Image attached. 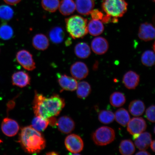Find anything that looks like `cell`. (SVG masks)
Returning a JSON list of instances; mask_svg holds the SVG:
<instances>
[{"mask_svg": "<svg viewBox=\"0 0 155 155\" xmlns=\"http://www.w3.org/2000/svg\"><path fill=\"white\" fill-rule=\"evenodd\" d=\"M65 105L64 100L58 95L47 98L36 92L33 108L36 116L49 119L59 115Z\"/></svg>", "mask_w": 155, "mask_h": 155, "instance_id": "obj_1", "label": "cell"}, {"mask_svg": "<svg viewBox=\"0 0 155 155\" xmlns=\"http://www.w3.org/2000/svg\"><path fill=\"white\" fill-rule=\"evenodd\" d=\"M18 141L25 152L30 154L38 153L46 147L43 136L30 126L21 130Z\"/></svg>", "mask_w": 155, "mask_h": 155, "instance_id": "obj_2", "label": "cell"}, {"mask_svg": "<svg viewBox=\"0 0 155 155\" xmlns=\"http://www.w3.org/2000/svg\"><path fill=\"white\" fill-rule=\"evenodd\" d=\"M66 28L73 39L84 37L88 34L87 19L79 15H74L65 19Z\"/></svg>", "mask_w": 155, "mask_h": 155, "instance_id": "obj_3", "label": "cell"}, {"mask_svg": "<svg viewBox=\"0 0 155 155\" xmlns=\"http://www.w3.org/2000/svg\"><path fill=\"white\" fill-rule=\"evenodd\" d=\"M128 4L125 0H102V8L107 15L114 18L123 17L127 12Z\"/></svg>", "mask_w": 155, "mask_h": 155, "instance_id": "obj_4", "label": "cell"}, {"mask_svg": "<svg viewBox=\"0 0 155 155\" xmlns=\"http://www.w3.org/2000/svg\"><path fill=\"white\" fill-rule=\"evenodd\" d=\"M115 138V131L112 128L102 127L93 133L92 139L96 145L104 146L113 142Z\"/></svg>", "mask_w": 155, "mask_h": 155, "instance_id": "obj_5", "label": "cell"}, {"mask_svg": "<svg viewBox=\"0 0 155 155\" xmlns=\"http://www.w3.org/2000/svg\"><path fill=\"white\" fill-rule=\"evenodd\" d=\"M17 62L28 71H32L36 68V63L33 55L26 50H21L17 52L16 55Z\"/></svg>", "mask_w": 155, "mask_h": 155, "instance_id": "obj_6", "label": "cell"}, {"mask_svg": "<svg viewBox=\"0 0 155 155\" xmlns=\"http://www.w3.org/2000/svg\"><path fill=\"white\" fill-rule=\"evenodd\" d=\"M66 148L69 152L78 154L82 151L84 148V143L79 135L71 134L66 137L65 140Z\"/></svg>", "mask_w": 155, "mask_h": 155, "instance_id": "obj_7", "label": "cell"}, {"mask_svg": "<svg viewBox=\"0 0 155 155\" xmlns=\"http://www.w3.org/2000/svg\"><path fill=\"white\" fill-rule=\"evenodd\" d=\"M127 131L132 135L140 134L146 130L147 124L141 117H134L130 120L127 124Z\"/></svg>", "mask_w": 155, "mask_h": 155, "instance_id": "obj_8", "label": "cell"}, {"mask_svg": "<svg viewBox=\"0 0 155 155\" xmlns=\"http://www.w3.org/2000/svg\"><path fill=\"white\" fill-rule=\"evenodd\" d=\"M1 127L4 134L9 137L16 135L19 129L18 124L17 121L7 117L3 119Z\"/></svg>", "mask_w": 155, "mask_h": 155, "instance_id": "obj_9", "label": "cell"}, {"mask_svg": "<svg viewBox=\"0 0 155 155\" xmlns=\"http://www.w3.org/2000/svg\"><path fill=\"white\" fill-rule=\"evenodd\" d=\"M70 71L74 78L79 80L86 78L89 74L87 65L81 61H77L73 64L71 67Z\"/></svg>", "mask_w": 155, "mask_h": 155, "instance_id": "obj_10", "label": "cell"}, {"mask_svg": "<svg viewBox=\"0 0 155 155\" xmlns=\"http://www.w3.org/2000/svg\"><path fill=\"white\" fill-rule=\"evenodd\" d=\"M155 28L150 23L145 22L141 24L139 27L138 34L140 40L144 41H149L155 38Z\"/></svg>", "mask_w": 155, "mask_h": 155, "instance_id": "obj_11", "label": "cell"}, {"mask_svg": "<svg viewBox=\"0 0 155 155\" xmlns=\"http://www.w3.org/2000/svg\"><path fill=\"white\" fill-rule=\"evenodd\" d=\"M59 130L64 134H68L74 129L75 124L71 118L68 116L60 117L56 123Z\"/></svg>", "mask_w": 155, "mask_h": 155, "instance_id": "obj_12", "label": "cell"}, {"mask_svg": "<svg viewBox=\"0 0 155 155\" xmlns=\"http://www.w3.org/2000/svg\"><path fill=\"white\" fill-rule=\"evenodd\" d=\"M136 147L140 150H146L150 146L152 141L150 133L143 132L140 134L133 135Z\"/></svg>", "mask_w": 155, "mask_h": 155, "instance_id": "obj_13", "label": "cell"}, {"mask_svg": "<svg viewBox=\"0 0 155 155\" xmlns=\"http://www.w3.org/2000/svg\"><path fill=\"white\" fill-rule=\"evenodd\" d=\"M91 47L93 52L97 55H101L107 52L109 45L106 38L98 37L92 41Z\"/></svg>", "mask_w": 155, "mask_h": 155, "instance_id": "obj_14", "label": "cell"}, {"mask_svg": "<svg viewBox=\"0 0 155 155\" xmlns=\"http://www.w3.org/2000/svg\"><path fill=\"white\" fill-rule=\"evenodd\" d=\"M58 82L63 90L73 91L76 90L78 83L76 79L66 74H58Z\"/></svg>", "mask_w": 155, "mask_h": 155, "instance_id": "obj_15", "label": "cell"}, {"mask_svg": "<svg viewBox=\"0 0 155 155\" xmlns=\"http://www.w3.org/2000/svg\"><path fill=\"white\" fill-rule=\"evenodd\" d=\"M12 81L14 86L23 88L30 84L31 78L28 73L19 71L13 74Z\"/></svg>", "mask_w": 155, "mask_h": 155, "instance_id": "obj_16", "label": "cell"}, {"mask_svg": "<svg viewBox=\"0 0 155 155\" xmlns=\"http://www.w3.org/2000/svg\"><path fill=\"white\" fill-rule=\"evenodd\" d=\"M140 76L137 73L130 71L126 73L123 78V82L124 86L129 90H134L138 86Z\"/></svg>", "mask_w": 155, "mask_h": 155, "instance_id": "obj_17", "label": "cell"}, {"mask_svg": "<svg viewBox=\"0 0 155 155\" xmlns=\"http://www.w3.org/2000/svg\"><path fill=\"white\" fill-rule=\"evenodd\" d=\"M75 4L77 12L85 15H90L95 5L94 0H76Z\"/></svg>", "mask_w": 155, "mask_h": 155, "instance_id": "obj_18", "label": "cell"}, {"mask_svg": "<svg viewBox=\"0 0 155 155\" xmlns=\"http://www.w3.org/2000/svg\"><path fill=\"white\" fill-rule=\"evenodd\" d=\"M32 44L36 50L44 51L49 47V40L45 35L38 34L35 35L32 38Z\"/></svg>", "mask_w": 155, "mask_h": 155, "instance_id": "obj_19", "label": "cell"}, {"mask_svg": "<svg viewBox=\"0 0 155 155\" xmlns=\"http://www.w3.org/2000/svg\"><path fill=\"white\" fill-rule=\"evenodd\" d=\"M87 30L91 35L98 36L103 32L104 26L101 21L92 19L87 24Z\"/></svg>", "mask_w": 155, "mask_h": 155, "instance_id": "obj_20", "label": "cell"}, {"mask_svg": "<svg viewBox=\"0 0 155 155\" xmlns=\"http://www.w3.org/2000/svg\"><path fill=\"white\" fill-rule=\"evenodd\" d=\"M58 8L62 15L68 16L74 12L76 6L73 0H62Z\"/></svg>", "mask_w": 155, "mask_h": 155, "instance_id": "obj_21", "label": "cell"}, {"mask_svg": "<svg viewBox=\"0 0 155 155\" xmlns=\"http://www.w3.org/2000/svg\"><path fill=\"white\" fill-rule=\"evenodd\" d=\"M74 53L78 57L81 59H86L91 55V48L86 42H79L75 46Z\"/></svg>", "mask_w": 155, "mask_h": 155, "instance_id": "obj_22", "label": "cell"}, {"mask_svg": "<svg viewBox=\"0 0 155 155\" xmlns=\"http://www.w3.org/2000/svg\"><path fill=\"white\" fill-rule=\"evenodd\" d=\"M144 103L141 100H135L131 101L129 106V110L132 115L135 116L142 115L145 110Z\"/></svg>", "mask_w": 155, "mask_h": 155, "instance_id": "obj_23", "label": "cell"}, {"mask_svg": "<svg viewBox=\"0 0 155 155\" xmlns=\"http://www.w3.org/2000/svg\"><path fill=\"white\" fill-rule=\"evenodd\" d=\"M49 37L53 43L59 44L63 41L65 37V33L61 27H54L50 30Z\"/></svg>", "mask_w": 155, "mask_h": 155, "instance_id": "obj_24", "label": "cell"}, {"mask_svg": "<svg viewBox=\"0 0 155 155\" xmlns=\"http://www.w3.org/2000/svg\"><path fill=\"white\" fill-rule=\"evenodd\" d=\"M115 119L116 121L123 127H125L130 120L128 112L124 108H120L115 112Z\"/></svg>", "mask_w": 155, "mask_h": 155, "instance_id": "obj_25", "label": "cell"}, {"mask_svg": "<svg viewBox=\"0 0 155 155\" xmlns=\"http://www.w3.org/2000/svg\"><path fill=\"white\" fill-rule=\"evenodd\" d=\"M76 90L78 97L82 99L86 98L91 92L90 85L86 81L79 82L78 84Z\"/></svg>", "mask_w": 155, "mask_h": 155, "instance_id": "obj_26", "label": "cell"}, {"mask_svg": "<svg viewBox=\"0 0 155 155\" xmlns=\"http://www.w3.org/2000/svg\"><path fill=\"white\" fill-rule=\"evenodd\" d=\"M49 124V119L35 116V117L32 120L31 127L35 130L41 132L45 130Z\"/></svg>", "mask_w": 155, "mask_h": 155, "instance_id": "obj_27", "label": "cell"}, {"mask_svg": "<svg viewBox=\"0 0 155 155\" xmlns=\"http://www.w3.org/2000/svg\"><path fill=\"white\" fill-rule=\"evenodd\" d=\"M135 147L132 141L130 140H124L121 141L119 145V151L124 155H131L134 153Z\"/></svg>", "mask_w": 155, "mask_h": 155, "instance_id": "obj_28", "label": "cell"}, {"mask_svg": "<svg viewBox=\"0 0 155 155\" xmlns=\"http://www.w3.org/2000/svg\"><path fill=\"white\" fill-rule=\"evenodd\" d=\"M126 101L124 95L121 92H114L110 97V103L112 106L116 107H119L123 106L125 104Z\"/></svg>", "mask_w": 155, "mask_h": 155, "instance_id": "obj_29", "label": "cell"}, {"mask_svg": "<svg viewBox=\"0 0 155 155\" xmlns=\"http://www.w3.org/2000/svg\"><path fill=\"white\" fill-rule=\"evenodd\" d=\"M141 59V63L145 66H153L155 64V56L154 52L151 50H146L142 54Z\"/></svg>", "mask_w": 155, "mask_h": 155, "instance_id": "obj_30", "label": "cell"}, {"mask_svg": "<svg viewBox=\"0 0 155 155\" xmlns=\"http://www.w3.org/2000/svg\"><path fill=\"white\" fill-rule=\"evenodd\" d=\"M98 119L101 123L107 124L114 121L115 119V114L109 110H102L98 114Z\"/></svg>", "mask_w": 155, "mask_h": 155, "instance_id": "obj_31", "label": "cell"}, {"mask_svg": "<svg viewBox=\"0 0 155 155\" xmlns=\"http://www.w3.org/2000/svg\"><path fill=\"white\" fill-rule=\"evenodd\" d=\"M59 0H42V8L46 11L51 13L55 12L59 8Z\"/></svg>", "mask_w": 155, "mask_h": 155, "instance_id": "obj_32", "label": "cell"}, {"mask_svg": "<svg viewBox=\"0 0 155 155\" xmlns=\"http://www.w3.org/2000/svg\"><path fill=\"white\" fill-rule=\"evenodd\" d=\"M14 31L12 28L6 24L0 27V38L3 40H8L12 37Z\"/></svg>", "mask_w": 155, "mask_h": 155, "instance_id": "obj_33", "label": "cell"}, {"mask_svg": "<svg viewBox=\"0 0 155 155\" xmlns=\"http://www.w3.org/2000/svg\"><path fill=\"white\" fill-rule=\"evenodd\" d=\"M14 11L10 7L6 5L0 6V18L4 21H9L13 18Z\"/></svg>", "mask_w": 155, "mask_h": 155, "instance_id": "obj_34", "label": "cell"}, {"mask_svg": "<svg viewBox=\"0 0 155 155\" xmlns=\"http://www.w3.org/2000/svg\"><path fill=\"white\" fill-rule=\"evenodd\" d=\"M145 116L149 121L155 122V106L152 105L149 107L145 112Z\"/></svg>", "mask_w": 155, "mask_h": 155, "instance_id": "obj_35", "label": "cell"}, {"mask_svg": "<svg viewBox=\"0 0 155 155\" xmlns=\"http://www.w3.org/2000/svg\"><path fill=\"white\" fill-rule=\"evenodd\" d=\"M90 15L91 16L92 19L100 20L104 16V15L98 9H93L91 12Z\"/></svg>", "mask_w": 155, "mask_h": 155, "instance_id": "obj_36", "label": "cell"}, {"mask_svg": "<svg viewBox=\"0 0 155 155\" xmlns=\"http://www.w3.org/2000/svg\"><path fill=\"white\" fill-rule=\"evenodd\" d=\"M7 4L15 5L20 2L21 0H3Z\"/></svg>", "mask_w": 155, "mask_h": 155, "instance_id": "obj_37", "label": "cell"}, {"mask_svg": "<svg viewBox=\"0 0 155 155\" xmlns=\"http://www.w3.org/2000/svg\"><path fill=\"white\" fill-rule=\"evenodd\" d=\"M102 20V23L106 24V23H108L110 21H111V17L110 16V15H107L103 17Z\"/></svg>", "mask_w": 155, "mask_h": 155, "instance_id": "obj_38", "label": "cell"}, {"mask_svg": "<svg viewBox=\"0 0 155 155\" xmlns=\"http://www.w3.org/2000/svg\"><path fill=\"white\" fill-rule=\"evenodd\" d=\"M136 155H150V153L145 150H142L139 151V152L137 153Z\"/></svg>", "mask_w": 155, "mask_h": 155, "instance_id": "obj_39", "label": "cell"}, {"mask_svg": "<svg viewBox=\"0 0 155 155\" xmlns=\"http://www.w3.org/2000/svg\"><path fill=\"white\" fill-rule=\"evenodd\" d=\"M155 140H153L151 141L150 145L151 150H152L154 152H155Z\"/></svg>", "mask_w": 155, "mask_h": 155, "instance_id": "obj_40", "label": "cell"}, {"mask_svg": "<svg viewBox=\"0 0 155 155\" xmlns=\"http://www.w3.org/2000/svg\"><path fill=\"white\" fill-rule=\"evenodd\" d=\"M47 155H57L58 154L56 152H50L46 154Z\"/></svg>", "mask_w": 155, "mask_h": 155, "instance_id": "obj_41", "label": "cell"}, {"mask_svg": "<svg viewBox=\"0 0 155 155\" xmlns=\"http://www.w3.org/2000/svg\"><path fill=\"white\" fill-rule=\"evenodd\" d=\"M154 2H155V0H152Z\"/></svg>", "mask_w": 155, "mask_h": 155, "instance_id": "obj_42", "label": "cell"}]
</instances>
